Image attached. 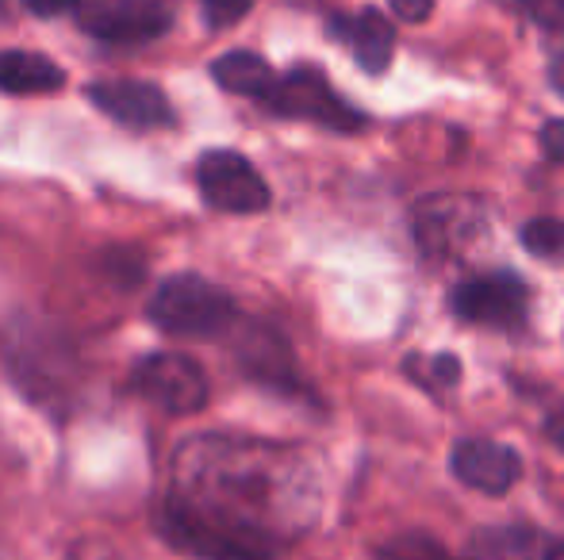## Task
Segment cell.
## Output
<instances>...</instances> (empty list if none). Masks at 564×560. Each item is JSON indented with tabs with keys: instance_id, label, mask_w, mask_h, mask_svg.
Instances as JSON below:
<instances>
[{
	"instance_id": "cell-1",
	"label": "cell",
	"mask_w": 564,
	"mask_h": 560,
	"mask_svg": "<svg viewBox=\"0 0 564 560\" xmlns=\"http://www.w3.org/2000/svg\"><path fill=\"white\" fill-rule=\"evenodd\" d=\"M319 515L315 469L300 449L200 433L173 453L162 503L170 546L200 560H276Z\"/></svg>"
},
{
	"instance_id": "cell-2",
	"label": "cell",
	"mask_w": 564,
	"mask_h": 560,
	"mask_svg": "<svg viewBox=\"0 0 564 560\" xmlns=\"http://www.w3.org/2000/svg\"><path fill=\"white\" fill-rule=\"evenodd\" d=\"M147 311L158 330L177 338H216L238 322L235 299L219 284L196 277V273L165 277L150 296Z\"/></svg>"
},
{
	"instance_id": "cell-3",
	"label": "cell",
	"mask_w": 564,
	"mask_h": 560,
	"mask_svg": "<svg viewBox=\"0 0 564 560\" xmlns=\"http://www.w3.org/2000/svg\"><path fill=\"white\" fill-rule=\"evenodd\" d=\"M265 108L276 116H289V120H312V123H319V128L341 131V135L365 128V116L357 112V108H349L346 100L330 89L323 69H315V66L289 69V74L276 81Z\"/></svg>"
},
{
	"instance_id": "cell-4",
	"label": "cell",
	"mask_w": 564,
	"mask_h": 560,
	"mask_svg": "<svg viewBox=\"0 0 564 560\" xmlns=\"http://www.w3.org/2000/svg\"><path fill=\"white\" fill-rule=\"evenodd\" d=\"M131 388L134 396H142L147 404L162 407L170 415H196L212 396L204 369L185 353H150V358H142L131 373Z\"/></svg>"
},
{
	"instance_id": "cell-5",
	"label": "cell",
	"mask_w": 564,
	"mask_h": 560,
	"mask_svg": "<svg viewBox=\"0 0 564 560\" xmlns=\"http://www.w3.org/2000/svg\"><path fill=\"white\" fill-rule=\"evenodd\" d=\"M196 185H200L204 204L227 216H253L269 208L265 177L238 150H208L196 162Z\"/></svg>"
},
{
	"instance_id": "cell-6",
	"label": "cell",
	"mask_w": 564,
	"mask_h": 560,
	"mask_svg": "<svg viewBox=\"0 0 564 560\" xmlns=\"http://www.w3.org/2000/svg\"><path fill=\"white\" fill-rule=\"evenodd\" d=\"M449 307L460 322H473V327L514 330L522 327L530 311V288L519 273H484V277H473L460 288H453Z\"/></svg>"
},
{
	"instance_id": "cell-7",
	"label": "cell",
	"mask_w": 564,
	"mask_h": 560,
	"mask_svg": "<svg viewBox=\"0 0 564 560\" xmlns=\"http://www.w3.org/2000/svg\"><path fill=\"white\" fill-rule=\"evenodd\" d=\"M74 20L100 43H154L170 31V8L162 0H77Z\"/></svg>"
},
{
	"instance_id": "cell-8",
	"label": "cell",
	"mask_w": 564,
	"mask_h": 560,
	"mask_svg": "<svg viewBox=\"0 0 564 560\" xmlns=\"http://www.w3.org/2000/svg\"><path fill=\"white\" fill-rule=\"evenodd\" d=\"M89 100L108 120H116L119 128H131V131H162L177 123L170 97L150 81H131V77L97 81L89 85Z\"/></svg>"
},
{
	"instance_id": "cell-9",
	"label": "cell",
	"mask_w": 564,
	"mask_h": 560,
	"mask_svg": "<svg viewBox=\"0 0 564 560\" xmlns=\"http://www.w3.org/2000/svg\"><path fill=\"white\" fill-rule=\"evenodd\" d=\"M453 476L480 495H507L522 476V457L503 441L460 438L449 457Z\"/></svg>"
},
{
	"instance_id": "cell-10",
	"label": "cell",
	"mask_w": 564,
	"mask_h": 560,
	"mask_svg": "<svg viewBox=\"0 0 564 560\" xmlns=\"http://www.w3.org/2000/svg\"><path fill=\"white\" fill-rule=\"evenodd\" d=\"M468 560H564V541L534 526H491L473 538Z\"/></svg>"
},
{
	"instance_id": "cell-11",
	"label": "cell",
	"mask_w": 564,
	"mask_h": 560,
	"mask_svg": "<svg viewBox=\"0 0 564 560\" xmlns=\"http://www.w3.org/2000/svg\"><path fill=\"white\" fill-rule=\"evenodd\" d=\"M330 31L338 39H346L349 51H354L357 66L365 74H384L388 62H392V51H395V28L377 12V8H365L357 15H346V20H330Z\"/></svg>"
},
{
	"instance_id": "cell-12",
	"label": "cell",
	"mask_w": 564,
	"mask_h": 560,
	"mask_svg": "<svg viewBox=\"0 0 564 560\" xmlns=\"http://www.w3.org/2000/svg\"><path fill=\"white\" fill-rule=\"evenodd\" d=\"M465 227H480V208L473 200L434 196L415 208V234L431 254H446L453 239H465Z\"/></svg>"
},
{
	"instance_id": "cell-13",
	"label": "cell",
	"mask_w": 564,
	"mask_h": 560,
	"mask_svg": "<svg viewBox=\"0 0 564 560\" xmlns=\"http://www.w3.org/2000/svg\"><path fill=\"white\" fill-rule=\"evenodd\" d=\"M66 85V69L35 51H0V92L8 97H43Z\"/></svg>"
},
{
	"instance_id": "cell-14",
	"label": "cell",
	"mask_w": 564,
	"mask_h": 560,
	"mask_svg": "<svg viewBox=\"0 0 564 560\" xmlns=\"http://www.w3.org/2000/svg\"><path fill=\"white\" fill-rule=\"evenodd\" d=\"M212 77H216L219 89L235 92V97H250L258 105H265L273 97L276 81H281V74L253 51H230L224 58H216L212 62Z\"/></svg>"
},
{
	"instance_id": "cell-15",
	"label": "cell",
	"mask_w": 564,
	"mask_h": 560,
	"mask_svg": "<svg viewBox=\"0 0 564 560\" xmlns=\"http://www.w3.org/2000/svg\"><path fill=\"white\" fill-rule=\"evenodd\" d=\"M238 361L242 369L261 384H292V358L289 345L273 334L269 327H242V338H238Z\"/></svg>"
},
{
	"instance_id": "cell-16",
	"label": "cell",
	"mask_w": 564,
	"mask_h": 560,
	"mask_svg": "<svg viewBox=\"0 0 564 560\" xmlns=\"http://www.w3.org/2000/svg\"><path fill=\"white\" fill-rule=\"evenodd\" d=\"M519 242L542 262H564V219H530Z\"/></svg>"
},
{
	"instance_id": "cell-17",
	"label": "cell",
	"mask_w": 564,
	"mask_h": 560,
	"mask_svg": "<svg viewBox=\"0 0 564 560\" xmlns=\"http://www.w3.org/2000/svg\"><path fill=\"white\" fill-rule=\"evenodd\" d=\"M377 560H457L446 546H438L426 534H395L392 541L377 549Z\"/></svg>"
},
{
	"instance_id": "cell-18",
	"label": "cell",
	"mask_w": 564,
	"mask_h": 560,
	"mask_svg": "<svg viewBox=\"0 0 564 560\" xmlns=\"http://www.w3.org/2000/svg\"><path fill=\"white\" fill-rule=\"evenodd\" d=\"M250 8H253V0H204V20H208V28L224 31L230 23L242 20Z\"/></svg>"
},
{
	"instance_id": "cell-19",
	"label": "cell",
	"mask_w": 564,
	"mask_h": 560,
	"mask_svg": "<svg viewBox=\"0 0 564 560\" xmlns=\"http://www.w3.org/2000/svg\"><path fill=\"white\" fill-rule=\"evenodd\" d=\"M522 8H527L530 20L542 23V28H550V31L564 28V0H522Z\"/></svg>"
},
{
	"instance_id": "cell-20",
	"label": "cell",
	"mask_w": 564,
	"mask_h": 560,
	"mask_svg": "<svg viewBox=\"0 0 564 560\" xmlns=\"http://www.w3.org/2000/svg\"><path fill=\"white\" fill-rule=\"evenodd\" d=\"M542 154L550 157V162L564 165V120H550L542 128Z\"/></svg>"
},
{
	"instance_id": "cell-21",
	"label": "cell",
	"mask_w": 564,
	"mask_h": 560,
	"mask_svg": "<svg viewBox=\"0 0 564 560\" xmlns=\"http://www.w3.org/2000/svg\"><path fill=\"white\" fill-rule=\"evenodd\" d=\"M392 4V12L400 15L403 23H423L431 20L434 12V0H388Z\"/></svg>"
},
{
	"instance_id": "cell-22",
	"label": "cell",
	"mask_w": 564,
	"mask_h": 560,
	"mask_svg": "<svg viewBox=\"0 0 564 560\" xmlns=\"http://www.w3.org/2000/svg\"><path fill=\"white\" fill-rule=\"evenodd\" d=\"M23 4L35 15H74L77 0H23Z\"/></svg>"
},
{
	"instance_id": "cell-23",
	"label": "cell",
	"mask_w": 564,
	"mask_h": 560,
	"mask_svg": "<svg viewBox=\"0 0 564 560\" xmlns=\"http://www.w3.org/2000/svg\"><path fill=\"white\" fill-rule=\"evenodd\" d=\"M550 85H553V89H557L561 97H564V58H557V62H553V66H550Z\"/></svg>"
},
{
	"instance_id": "cell-24",
	"label": "cell",
	"mask_w": 564,
	"mask_h": 560,
	"mask_svg": "<svg viewBox=\"0 0 564 560\" xmlns=\"http://www.w3.org/2000/svg\"><path fill=\"white\" fill-rule=\"evenodd\" d=\"M553 446H557L561 453H564V422H561V426H553Z\"/></svg>"
}]
</instances>
